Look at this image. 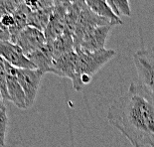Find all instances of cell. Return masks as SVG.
I'll use <instances>...</instances> for the list:
<instances>
[{
  "instance_id": "6da1fadb",
  "label": "cell",
  "mask_w": 154,
  "mask_h": 147,
  "mask_svg": "<svg viewBox=\"0 0 154 147\" xmlns=\"http://www.w3.org/2000/svg\"><path fill=\"white\" fill-rule=\"evenodd\" d=\"M106 118L132 147L154 146V94L140 84L113 100Z\"/></svg>"
},
{
  "instance_id": "7a4b0ae2",
  "label": "cell",
  "mask_w": 154,
  "mask_h": 147,
  "mask_svg": "<svg viewBox=\"0 0 154 147\" xmlns=\"http://www.w3.org/2000/svg\"><path fill=\"white\" fill-rule=\"evenodd\" d=\"M75 50L78 54V62L76 77L72 83L74 89L78 91L90 84L94 75L116 55L114 50L106 48L97 51H86L82 49Z\"/></svg>"
},
{
  "instance_id": "3957f363",
  "label": "cell",
  "mask_w": 154,
  "mask_h": 147,
  "mask_svg": "<svg viewBox=\"0 0 154 147\" xmlns=\"http://www.w3.org/2000/svg\"><path fill=\"white\" fill-rule=\"evenodd\" d=\"M139 84L154 94V47L139 50L133 55Z\"/></svg>"
},
{
  "instance_id": "277c9868",
  "label": "cell",
  "mask_w": 154,
  "mask_h": 147,
  "mask_svg": "<svg viewBox=\"0 0 154 147\" xmlns=\"http://www.w3.org/2000/svg\"><path fill=\"white\" fill-rule=\"evenodd\" d=\"M109 23H113V22H111L109 19L94 13L85 3V5L83 6L82 11L80 13V16H79L76 28H75V32H74L75 49H78L80 47V44L82 40H83V38L85 37V35L88 33L91 30H93L96 27H99V26L107 25Z\"/></svg>"
},
{
  "instance_id": "5b68a950",
  "label": "cell",
  "mask_w": 154,
  "mask_h": 147,
  "mask_svg": "<svg viewBox=\"0 0 154 147\" xmlns=\"http://www.w3.org/2000/svg\"><path fill=\"white\" fill-rule=\"evenodd\" d=\"M18 81L26 97V107L30 109L37 97L44 73L38 69H16Z\"/></svg>"
},
{
  "instance_id": "8992f818",
  "label": "cell",
  "mask_w": 154,
  "mask_h": 147,
  "mask_svg": "<svg viewBox=\"0 0 154 147\" xmlns=\"http://www.w3.org/2000/svg\"><path fill=\"white\" fill-rule=\"evenodd\" d=\"M0 57L16 69H36L21 48L11 41H0Z\"/></svg>"
},
{
  "instance_id": "52a82bcc",
  "label": "cell",
  "mask_w": 154,
  "mask_h": 147,
  "mask_svg": "<svg viewBox=\"0 0 154 147\" xmlns=\"http://www.w3.org/2000/svg\"><path fill=\"white\" fill-rule=\"evenodd\" d=\"M15 44L19 46L25 56H27L46 44L44 32L31 27V26H27L19 34L15 41Z\"/></svg>"
},
{
  "instance_id": "ba28073f",
  "label": "cell",
  "mask_w": 154,
  "mask_h": 147,
  "mask_svg": "<svg viewBox=\"0 0 154 147\" xmlns=\"http://www.w3.org/2000/svg\"><path fill=\"white\" fill-rule=\"evenodd\" d=\"M114 26H117L116 23H109L107 25L94 28L93 30H91L88 33L85 35L80 44V47L78 49L86 51H97L104 49L107 36Z\"/></svg>"
},
{
  "instance_id": "9c48e42d",
  "label": "cell",
  "mask_w": 154,
  "mask_h": 147,
  "mask_svg": "<svg viewBox=\"0 0 154 147\" xmlns=\"http://www.w3.org/2000/svg\"><path fill=\"white\" fill-rule=\"evenodd\" d=\"M67 6L56 5L52 10L50 20L44 31L46 43L52 44L58 37L65 31V14H66Z\"/></svg>"
},
{
  "instance_id": "30bf717a",
  "label": "cell",
  "mask_w": 154,
  "mask_h": 147,
  "mask_svg": "<svg viewBox=\"0 0 154 147\" xmlns=\"http://www.w3.org/2000/svg\"><path fill=\"white\" fill-rule=\"evenodd\" d=\"M5 62L6 67V84H7V91L9 96V102L15 104L18 109H26V97L18 81L17 75H16V68L11 66L7 62Z\"/></svg>"
},
{
  "instance_id": "8fae6325",
  "label": "cell",
  "mask_w": 154,
  "mask_h": 147,
  "mask_svg": "<svg viewBox=\"0 0 154 147\" xmlns=\"http://www.w3.org/2000/svg\"><path fill=\"white\" fill-rule=\"evenodd\" d=\"M77 62L78 54L76 50L62 55L53 61V74L62 78H68L73 81L76 77Z\"/></svg>"
},
{
  "instance_id": "7c38bea8",
  "label": "cell",
  "mask_w": 154,
  "mask_h": 147,
  "mask_svg": "<svg viewBox=\"0 0 154 147\" xmlns=\"http://www.w3.org/2000/svg\"><path fill=\"white\" fill-rule=\"evenodd\" d=\"M30 62L34 64L36 69L40 70L45 75L48 73L53 74V47L52 44L46 43L43 47L27 55Z\"/></svg>"
},
{
  "instance_id": "4fadbf2b",
  "label": "cell",
  "mask_w": 154,
  "mask_h": 147,
  "mask_svg": "<svg viewBox=\"0 0 154 147\" xmlns=\"http://www.w3.org/2000/svg\"><path fill=\"white\" fill-rule=\"evenodd\" d=\"M31 9L25 4V2L20 5L17 10L13 13L14 17V25L11 28H9V33L11 36V42L15 44V41L21 31L25 27H27V21H28V15Z\"/></svg>"
},
{
  "instance_id": "5bb4252c",
  "label": "cell",
  "mask_w": 154,
  "mask_h": 147,
  "mask_svg": "<svg viewBox=\"0 0 154 147\" xmlns=\"http://www.w3.org/2000/svg\"><path fill=\"white\" fill-rule=\"evenodd\" d=\"M85 2L88 5V7L91 9L94 13H97V14L103 16V17L109 19V21L116 23L119 25L122 24L120 17H119L112 11V9L109 5L106 0H85Z\"/></svg>"
},
{
  "instance_id": "9a60e30c",
  "label": "cell",
  "mask_w": 154,
  "mask_h": 147,
  "mask_svg": "<svg viewBox=\"0 0 154 147\" xmlns=\"http://www.w3.org/2000/svg\"><path fill=\"white\" fill-rule=\"evenodd\" d=\"M54 7L47 9H37V10H30L28 15L27 26H31L42 32L45 31L47 27L52 10Z\"/></svg>"
},
{
  "instance_id": "2e32d148",
  "label": "cell",
  "mask_w": 154,
  "mask_h": 147,
  "mask_svg": "<svg viewBox=\"0 0 154 147\" xmlns=\"http://www.w3.org/2000/svg\"><path fill=\"white\" fill-rule=\"evenodd\" d=\"M52 47H53L54 60L62 56V55L68 53V52L75 50L73 35L68 33V32H64L60 37H58L53 43H52Z\"/></svg>"
},
{
  "instance_id": "e0dca14e",
  "label": "cell",
  "mask_w": 154,
  "mask_h": 147,
  "mask_svg": "<svg viewBox=\"0 0 154 147\" xmlns=\"http://www.w3.org/2000/svg\"><path fill=\"white\" fill-rule=\"evenodd\" d=\"M24 0H0V17L4 15H13Z\"/></svg>"
},
{
  "instance_id": "ac0fdd59",
  "label": "cell",
  "mask_w": 154,
  "mask_h": 147,
  "mask_svg": "<svg viewBox=\"0 0 154 147\" xmlns=\"http://www.w3.org/2000/svg\"><path fill=\"white\" fill-rule=\"evenodd\" d=\"M110 7L119 17L120 15H131V10H130L128 0H110Z\"/></svg>"
},
{
  "instance_id": "d6986e66",
  "label": "cell",
  "mask_w": 154,
  "mask_h": 147,
  "mask_svg": "<svg viewBox=\"0 0 154 147\" xmlns=\"http://www.w3.org/2000/svg\"><path fill=\"white\" fill-rule=\"evenodd\" d=\"M8 127V116L6 107L0 109V147L6 145V132Z\"/></svg>"
},
{
  "instance_id": "ffe728a7",
  "label": "cell",
  "mask_w": 154,
  "mask_h": 147,
  "mask_svg": "<svg viewBox=\"0 0 154 147\" xmlns=\"http://www.w3.org/2000/svg\"><path fill=\"white\" fill-rule=\"evenodd\" d=\"M6 76H7V73H6L5 62L1 57H0V90H1L2 97L5 103L9 102L7 84H6Z\"/></svg>"
},
{
  "instance_id": "44dd1931",
  "label": "cell",
  "mask_w": 154,
  "mask_h": 147,
  "mask_svg": "<svg viewBox=\"0 0 154 147\" xmlns=\"http://www.w3.org/2000/svg\"><path fill=\"white\" fill-rule=\"evenodd\" d=\"M0 41H11V36L8 28L3 26L1 21H0Z\"/></svg>"
},
{
  "instance_id": "7402d4cb",
  "label": "cell",
  "mask_w": 154,
  "mask_h": 147,
  "mask_svg": "<svg viewBox=\"0 0 154 147\" xmlns=\"http://www.w3.org/2000/svg\"><path fill=\"white\" fill-rule=\"evenodd\" d=\"M0 21H1L2 25L5 26L6 28H11L14 25V17L13 15H4L0 17Z\"/></svg>"
},
{
  "instance_id": "603a6c76",
  "label": "cell",
  "mask_w": 154,
  "mask_h": 147,
  "mask_svg": "<svg viewBox=\"0 0 154 147\" xmlns=\"http://www.w3.org/2000/svg\"><path fill=\"white\" fill-rule=\"evenodd\" d=\"M78 1H80V0H54V6L65 5V4H69V3H74Z\"/></svg>"
},
{
  "instance_id": "cb8c5ba5",
  "label": "cell",
  "mask_w": 154,
  "mask_h": 147,
  "mask_svg": "<svg viewBox=\"0 0 154 147\" xmlns=\"http://www.w3.org/2000/svg\"><path fill=\"white\" fill-rule=\"evenodd\" d=\"M5 106V102H4V100H3V97H2V93H1V90H0V109H4Z\"/></svg>"
},
{
  "instance_id": "d4e9b609",
  "label": "cell",
  "mask_w": 154,
  "mask_h": 147,
  "mask_svg": "<svg viewBox=\"0 0 154 147\" xmlns=\"http://www.w3.org/2000/svg\"><path fill=\"white\" fill-rule=\"evenodd\" d=\"M106 1H107V3H109V5L110 6V0H106Z\"/></svg>"
},
{
  "instance_id": "484cf974",
  "label": "cell",
  "mask_w": 154,
  "mask_h": 147,
  "mask_svg": "<svg viewBox=\"0 0 154 147\" xmlns=\"http://www.w3.org/2000/svg\"><path fill=\"white\" fill-rule=\"evenodd\" d=\"M153 147H154V146H153Z\"/></svg>"
}]
</instances>
